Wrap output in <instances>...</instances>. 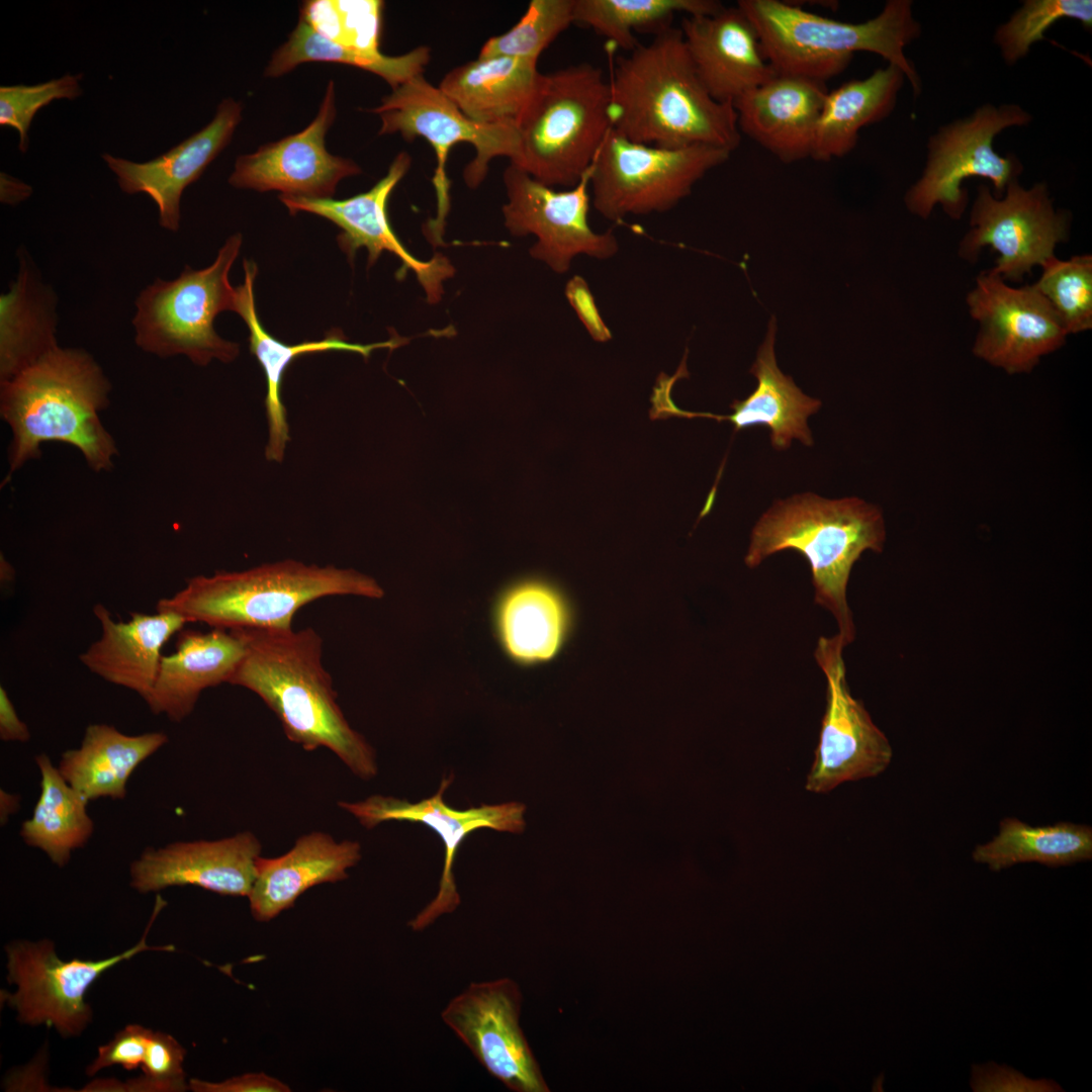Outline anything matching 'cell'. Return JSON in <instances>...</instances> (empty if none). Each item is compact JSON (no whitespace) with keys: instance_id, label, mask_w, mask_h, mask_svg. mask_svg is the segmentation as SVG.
Instances as JSON below:
<instances>
[{"instance_id":"obj_20","label":"cell","mask_w":1092,"mask_h":1092,"mask_svg":"<svg viewBox=\"0 0 1092 1092\" xmlns=\"http://www.w3.org/2000/svg\"><path fill=\"white\" fill-rule=\"evenodd\" d=\"M335 88L331 81L315 118L303 130L268 143L237 159L231 185L281 195L331 198L338 183L361 172L351 159L334 156L325 136L336 117Z\"/></svg>"},{"instance_id":"obj_33","label":"cell","mask_w":1092,"mask_h":1092,"mask_svg":"<svg viewBox=\"0 0 1092 1092\" xmlns=\"http://www.w3.org/2000/svg\"><path fill=\"white\" fill-rule=\"evenodd\" d=\"M539 75L537 62L530 60L506 56L477 58L449 71L438 87L474 121H517Z\"/></svg>"},{"instance_id":"obj_14","label":"cell","mask_w":1092,"mask_h":1092,"mask_svg":"<svg viewBox=\"0 0 1092 1092\" xmlns=\"http://www.w3.org/2000/svg\"><path fill=\"white\" fill-rule=\"evenodd\" d=\"M972 229L960 244V255L974 262L981 249L999 253L989 272L1020 281L1036 265L1054 256L1068 233L1067 215L1056 211L1044 183L1026 189L1012 181L1001 198L980 185L971 210Z\"/></svg>"},{"instance_id":"obj_40","label":"cell","mask_w":1092,"mask_h":1092,"mask_svg":"<svg viewBox=\"0 0 1092 1092\" xmlns=\"http://www.w3.org/2000/svg\"><path fill=\"white\" fill-rule=\"evenodd\" d=\"M382 6L376 0H313L302 5L300 17L333 43L378 53Z\"/></svg>"},{"instance_id":"obj_48","label":"cell","mask_w":1092,"mask_h":1092,"mask_svg":"<svg viewBox=\"0 0 1092 1092\" xmlns=\"http://www.w3.org/2000/svg\"><path fill=\"white\" fill-rule=\"evenodd\" d=\"M31 737L27 725L19 718L6 690L0 688V738L3 741L27 742Z\"/></svg>"},{"instance_id":"obj_26","label":"cell","mask_w":1092,"mask_h":1092,"mask_svg":"<svg viewBox=\"0 0 1092 1092\" xmlns=\"http://www.w3.org/2000/svg\"><path fill=\"white\" fill-rule=\"evenodd\" d=\"M101 635L79 658L92 673L147 700L155 685L162 648L188 623L172 612L132 613L116 622L102 604L93 607Z\"/></svg>"},{"instance_id":"obj_7","label":"cell","mask_w":1092,"mask_h":1092,"mask_svg":"<svg viewBox=\"0 0 1092 1092\" xmlns=\"http://www.w3.org/2000/svg\"><path fill=\"white\" fill-rule=\"evenodd\" d=\"M609 104V80L590 63L540 74L516 121L521 145L516 166L547 186L572 188L612 128Z\"/></svg>"},{"instance_id":"obj_25","label":"cell","mask_w":1092,"mask_h":1092,"mask_svg":"<svg viewBox=\"0 0 1092 1092\" xmlns=\"http://www.w3.org/2000/svg\"><path fill=\"white\" fill-rule=\"evenodd\" d=\"M494 636L514 663L533 666L555 658L572 628V610L563 590L539 576L518 579L495 597Z\"/></svg>"},{"instance_id":"obj_37","label":"cell","mask_w":1092,"mask_h":1092,"mask_svg":"<svg viewBox=\"0 0 1092 1092\" xmlns=\"http://www.w3.org/2000/svg\"><path fill=\"white\" fill-rule=\"evenodd\" d=\"M430 61V49L418 47L400 56H386L345 48L320 35L301 17L298 24L272 56L265 75L281 76L301 63L334 62L354 66L384 79L393 89L411 79L423 75Z\"/></svg>"},{"instance_id":"obj_35","label":"cell","mask_w":1092,"mask_h":1092,"mask_svg":"<svg viewBox=\"0 0 1092 1092\" xmlns=\"http://www.w3.org/2000/svg\"><path fill=\"white\" fill-rule=\"evenodd\" d=\"M34 759L40 772V793L19 835L26 845L38 848L63 868L72 852L85 846L94 833L89 801L67 783L47 753Z\"/></svg>"},{"instance_id":"obj_6","label":"cell","mask_w":1092,"mask_h":1092,"mask_svg":"<svg viewBox=\"0 0 1092 1092\" xmlns=\"http://www.w3.org/2000/svg\"><path fill=\"white\" fill-rule=\"evenodd\" d=\"M347 595L380 599L384 592L374 578L354 569L285 559L194 576L172 597L159 600L156 609L218 629H290L306 604Z\"/></svg>"},{"instance_id":"obj_3","label":"cell","mask_w":1092,"mask_h":1092,"mask_svg":"<svg viewBox=\"0 0 1092 1092\" xmlns=\"http://www.w3.org/2000/svg\"><path fill=\"white\" fill-rule=\"evenodd\" d=\"M110 390L101 366L79 348L59 347L0 382V415L11 431L7 477L52 441L77 448L95 472L111 470L118 450L99 416Z\"/></svg>"},{"instance_id":"obj_11","label":"cell","mask_w":1092,"mask_h":1092,"mask_svg":"<svg viewBox=\"0 0 1092 1092\" xmlns=\"http://www.w3.org/2000/svg\"><path fill=\"white\" fill-rule=\"evenodd\" d=\"M1031 115L1017 104H984L971 115L942 125L927 143L925 167L905 196L907 208L928 218L936 204L953 219H960L968 204L962 183L971 177L988 179L994 196L1001 198L1007 186L1023 170L1012 154L996 153L994 139L1012 126H1024Z\"/></svg>"},{"instance_id":"obj_24","label":"cell","mask_w":1092,"mask_h":1092,"mask_svg":"<svg viewBox=\"0 0 1092 1092\" xmlns=\"http://www.w3.org/2000/svg\"><path fill=\"white\" fill-rule=\"evenodd\" d=\"M826 83L777 73L733 102L740 133L784 163L811 157Z\"/></svg>"},{"instance_id":"obj_39","label":"cell","mask_w":1092,"mask_h":1092,"mask_svg":"<svg viewBox=\"0 0 1092 1092\" xmlns=\"http://www.w3.org/2000/svg\"><path fill=\"white\" fill-rule=\"evenodd\" d=\"M1033 285L1050 302L1067 334L1092 328V257L1074 256L1067 261L1055 256L1042 264Z\"/></svg>"},{"instance_id":"obj_10","label":"cell","mask_w":1092,"mask_h":1092,"mask_svg":"<svg viewBox=\"0 0 1092 1092\" xmlns=\"http://www.w3.org/2000/svg\"><path fill=\"white\" fill-rule=\"evenodd\" d=\"M731 152L706 145L661 148L638 144L610 129L590 167L595 209L606 219L672 209Z\"/></svg>"},{"instance_id":"obj_9","label":"cell","mask_w":1092,"mask_h":1092,"mask_svg":"<svg viewBox=\"0 0 1092 1092\" xmlns=\"http://www.w3.org/2000/svg\"><path fill=\"white\" fill-rule=\"evenodd\" d=\"M379 114V134L400 133L406 142L424 138L433 147L437 166L433 184L437 194V216L426 224L425 234L434 245L443 244L445 217L449 210V180L446 162L452 147L468 143L475 149L474 159L464 169L470 188L485 178L489 162L496 157L521 160L520 135L516 121L480 123L463 114L439 89L419 75L401 84L371 109Z\"/></svg>"},{"instance_id":"obj_22","label":"cell","mask_w":1092,"mask_h":1092,"mask_svg":"<svg viewBox=\"0 0 1092 1092\" xmlns=\"http://www.w3.org/2000/svg\"><path fill=\"white\" fill-rule=\"evenodd\" d=\"M679 29L700 80L719 102L733 103L777 74L756 28L737 5L686 16Z\"/></svg>"},{"instance_id":"obj_46","label":"cell","mask_w":1092,"mask_h":1092,"mask_svg":"<svg viewBox=\"0 0 1092 1092\" xmlns=\"http://www.w3.org/2000/svg\"><path fill=\"white\" fill-rule=\"evenodd\" d=\"M565 296L594 341L605 343L612 339L590 288L581 276L575 275L567 282Z\"/></svg>"},{"instance_id":"obj_31","label":"cell","mask_w":1092,"mask_h":1092,"mask_svg":"<svg viewBox=\"0 0 1092 1092\" xmlns=\"http://www.w3.org/2000/svg\"><path fill=\"white\" fill-rule=\"evenodd\" d=\"M168 742L164 732L124 734L112 725L90 724L77 748L66 750L58 769L89 802L122 800L135 768Z\"/></svg>"},{"instance_id":"obj_17","label":"cell","mask_w":1092,"mask_h":1092,"mask_svg":"<svg viewBox=\"0 0 1092 1092\" xmlns=\"http://www.w3.org/2000/svg\"><path fill=\"white\" fill-rule=\"evenodd\" d=\"M452 782L453 776L443 778L436 794L416 803L382 795H373L358 802L338 803L340 808L352 814L367 829L386 821H408L427 825L442 839L445 857L438 892L408 922L414 931L426 929L440 916L454 912L460 905L453 869L456 853L469 833L480 828L521 833L526 826V807L520 802L481 804L466 810L450 808L444 801V793Z\"/></svg>"},{"instance_id":"obj_16","label":"cell","mask_w":1092,"mask_h":1092,"mask_svg":"<svg viewBox=\"0 0 1092 1092\" xmlns=\"http://www.w3.org/2000/svg\"><path fill=\"white\" fill-rule=\"evenodd\" d=\"M522 995L510 978L473 982L449 1001L444 1023L478 1063L515 1092L549 1088L520 1026Z\"/></svg>"},{"instance_id":"obj_44","label":"cell","mask_w":1092,"mask_h":1092,"mask_svg":"<svg viewBox=\"0 0 1092 1092\" xmlns=\"http://www.w3.org/2000/svg\"><path fill=\"white\" fill-rule=\"evenodd\" d=\"M185 1049L170 1034L152 1031L142 1064L144 1077L135 1080L138 1088L155 1091H184Z\"/></svg>"},{"instance_id":"obj_36","label":"cell","mask_w":1092,"mask_h":1092,"mask_svg":"<svg viewBox=\"0 0 1092 1092\" xmlns=\"http://www.w3.org/2000/svg\"><path fill=\"white\" fill-rule=\"evenodd\" d=\"M1092 858V828L1070 822L1030 826L1017 818H1004L999 833L973 851L976 862L998 872L1022 862L1068 866Z\"/></svg>"},{"instance_id":"obj_12","label":"cell","mask_w":1092,"mask_h":1092,"mask_svg":"<svg viewBox=\"0 0 1092 1092\" xmlns=\"http://www.w3.org/2000/svg\"><path fill=\"white\" fill-rule=\"evenodd\" d=\"M166 902L157 895L156 905L141 940L119 954L100 961L61 960L51 940H18L6 945L7 980L16 986L6 1001L23 1024H44L64 1037L81 1034L92 1020L85 1001L88 988L107 970L147 950H172V945H149L148 933Z\"/></svg>"},{"instance_id":"obj_1","label":"cell","mask_w":1092,"mask_h":1092,"mask_svg":"<svg viewBox=\"0 0 1092 1092\" xmlns=\"http://www.w3.org/2000/svg\"><path fill=\"white\" fill-rule=\"evenodd\" d=\"M609 117L629 141L661 148L706 145L734 152L741 141L730 102L700 80L679 28L666 27L614 63Z\"/></svg>"},{"instance_id":"obj_29","label":"cell","mask_w":1092,"mask_h":1092,"mask_svg":"<svg viewBox=\"0 0 1092 1092\" xmlns=\"http://www.w3.org/2000/svg\"><path fill=\"white\" fill-rule=\"evenodd\" d=\"M257 271V265L253 261L244 260V282L236 287L235 312L242 316L249 329L250 352L259 361L267 380L265 407L269 425V440L265 456L269 461L281 462L286 443L290 439L286 410L281 399V386L283 375L294 359L304 354L325 351H348L360 354L367 359L376 349H392L407 340L396 336L380 343L354 344L350 343L339 329H334L328 332L323 340L294 345L285 344L270 335L259 320L254 293Z\"/></svg>"},{"instance_id":"obj_43","label":"cell","mask_w":1092,"mask_h":1092,"mask_svg":"<svg viewBox=\"0 0 1092 1092\" xmlns=\"http://www.w3.org/2000/svg\"><path fill=\"white\" fill-rule=\"evenodd\" d=\"M81 75H65L36 85L1 86L0 124L15 128L19 150L28 148V129L35 113L55 99L73 100L81 95Z\"/></svg>"},{"instance_id":"obj_30","label":"cell","mask_w":1092,"mask_h":1092,"mask_svg":"<svg viewBox=\"0 0 1092 1092\" xmlns=\"http://www.w3.org/2000/svg\"><path fill=\"white\" fill-rule=\"evenodd\" d=\"M18 271L0 296V382L59 348L57 295L28 251H17Z\"/></svg>"},{"instance_id":"obj_45","label":"cell","mask_w":1092,"mask_h":1092,"mask_svg":"<svg viewBox=\"0 0 1092 1092\" xmlns=\"http://www.w3.org/2000/svg\"><path fill=\"white\" fill-rule=\"evenodd\" d=\"M152 1031L139 1024H128L108 1043L99 1046L98 1055L87 1067L86 1074L93 1076L115 1065L128 1071L135 1070L144 1062Z\"/></svg>"},{"instance_id":"obj_34","label":"cell","mask_w":1092,"mask_h":1092,"mask_svg":"<svg viewBox=\"0 0 1092 1092\" xmlns=\"http://www.w3.org/2000/svg\"><path fill=\"white\" fill-rule=\"evenodd\" d=\"M906 77L894 65L828 91L818 117L811 159L827 162L850 153L864 126L885 119L894 110Z\"/></svg>"},{"instance_id":"obj_49","label":"cell","mask_w":1092,"mask_h":1092,"mask_svg":"<svg viewBox=\"0 0 1092 1092\" xmlns=\"http://www.w3.org/2000/svg\"><path fill=\"white\" fill-rule=\"evenodd\" d=\"M32 189L29 185L8 176L6 173H1V201L7 204H17L31 194Z\"/></svg>"},{"instance_id":"obj_50","label":"cell","mask_w":1092,"mask_h":1092,"mask_svg":"<svg viewBox=\"0 0 1092 1092\" xmlns=\"http://www.w3.org/2000/svg\"><path fill=\"white\" fill-rule=\"evenodd\" d=\"M20 808V796L0 790V821L5 825L10 816Z\"/></svg>"},{"instance_id":"obj_8","label":"cell","mask_w":1092,"mask_h":1092,"mask_svg":"<svg viewBox=\"0 0 1092 1092\" xmlns=\"http://www.w3.org/2000/svg\"><path fill=\"white\" fill-rule=\"evenodd\" d=\"M241 246L242 235L235 234L208 267L194 270L186 265L177 278H156L144 288L132 318L136 346L161 358L185 355L199 366L213 359L234 361L239 345L222 339L213 324L218 313L236 311L237 290L229 274Z\"/></svg>"},{"instance_id":"obj_18","label":"cell","mask_w":1092,"mask_h":1092,"mask_svg":"<svg viewBox=\"0 0 1092 1092\" xmlns=\"http://www.w3.org/2000/svg\"><path fill=\"white\" fill-rule=\"evenodd\" d=\"M967 302L980 324L974 354L1010 374L1029 372L1065 344L1068 334L1059 316L1033 285L1013 288L983 272Z\"/></svg>"},{"instance_id":"obj_13","label":"cell","mask_w":1092,"mask_h":1092,"mask_svg":"<svg viewBox=\"0 0 1092 1092\" xmlns=\"http://www.w3.org/2000/svg\"><path fill=\"white\" fill-rule=\"evenodd\" d=\"M589 176L590 168L571 189L556 191L512 163L504 172L506 228L513 236L534 235L530 255L558 274L567 272L579 255L606 260L619 250L612 232L598 233L589 225Z\"/></svg>"},{"instance_id":"obj_2","label":"cell","mask_w":1092,"mask_h":1092,"mask_svg":"<svg viewBox=\"0 0 1092 1092\" xmlns=\"http://www.w3.org/2000/svg\"><path fill=\"white\" fill-rule=\"evenodd\" d=\"M245 652L228 684L256 694L286 737L307 751L325 747L362 780L378 771L373 747L353 729L323 664V639L311 627L234 629Z\"/></svg>"},{"instance_id":"obj_41","label":"cell","mask_w":1092,"mask_h":1092,"mask_svg":"<svg viewBox=\"0 0 1092 1092\" xmlns=\"http://www.w3.org/2000/svg\"><path fill=\"white\" fill-rule=\"evenodd\" d=\"M575 0H532L507 32L492 36L478 58L506 56L537 62L541 53L571 23Z\"/></svg>"},{"instance_id":"obj_42","label":"cell","mask_w":1092,"mask_h":1092,"mask_svg":"<svg viewBox=\"0 0 1092 1092\" xmlns=\"http://www.w3.org/2000/svg\"><path fill=\"white\" fill-rule=\"evenodd\" d=\"M1062 18H1072L1091 30L1090 0H1026L994 34V41L1007 65L1024 58L1030 47L1044 39V32Z\"/></svg>"},{"instance_id":"obj_47","label":"cell","mask_w":1092,"mask_h":1092,"mask_svg":"<svg viewBox=\"0 0 1092 1092\" xmlns=\"http://www.w3.org/2000/svg\"><path fill=\"white\" fill-rule=\"evenodd\" d=\"M189 1088L195 1092H289L291 1090L281 1080L263 1072L246 1073L221 1082L191 1079Z\"/></svg>"},{"instance_id":"obj_27","label":"cell","mask_w":1092,"mask_h":1092,"mask_svg":"<svg viewBox=\"0 0 1092 1092\" xmlns=\"http://www.w3.org/2000/svg\"><path fill=\"white\" fill-rule=\"evenodd\" d=\"M361 856L358 841H337L322 831L301 835L280 856H260L248 896L253 917L261 922L270 921L291 908L308 889L347 879L348 871Z\"/></svg>"},{"instance_id":"obj_28","label":"cell","mask_w":1092,"mask_h":1092,"mask_svg":"<svg viewBox=\"0 0 1092 1092\" xmlns=\"http://www.w3.org/2000/svg\"><path fill=\"white\" fill-rule=\"evenodd\" d=\"M176 651L162 656L153 690L145 701L155 715L181 722L194 710L203 691L229 682L245 652L235 630L201 633L181 630Z\"/></svg>"},{"instance_id":"obj_21","label":"cell","mask_w":1092,"mask_h":1092,"mask_svg":"<svg viewBox=\"0 0 1092 1092\" xmlns=\"http://www.w3.org/2000/svg\"><path fill=\"white\" fill-rule=\"evenodd\" d=\"M261 850L260 840L251 831L147 847L130 863L129 884L142 894L196 886L219 895L248 897Z\"/></svg>"},{"instance_id":"obj_15","label":"cell","mask_w":1092,"mask_h":1092,"mask_svg":"<svg viewBox=\"0 0 1092 1092\" xmlns=\"http://www.w3.org/2000/svg\"><path fill=\"white\" fill-rule=\"evenodd\" d=\"M845 643L837 634L820 637L815 659L826 677V709L806 790L826 793L839 784L883 772L892 759L885 734L874 724L846 681Z\"/></svg>"},{"instance_id":"obj_32","label":"cell","mask_w":1092,"mask_h":1092,"mask_svg":"<svg viewBox=\"0 0 1092 1092\" xmlns=\"http://www.w3.org/2000/svg\"><path fill=\"white\" fill-rule=\"evenodd\" d=\"M776 322H769L767 334L760 346L750 373L757 379V386L745 399L734 400L730 416H720L729 421L734 431L757 426L770 432V443L778 450L790 447L793 439L806 446L813 445L808 417L821 406L819 399L806 395L777 365L775 356Z\"/></svg>"},{"instance_id":"obj_51","label":"cell","mask_w":1092,"mask_h":1092,"mask_svg":"<svg viewBox=\"0 0 1092 1092\" xmlns=\"http://www.w3.org/2000/svg\"><path fill=\"white\" fill-rule=\"evenodd\" d=\"M13 577L14 572L12 566L6 561V559L1 557V581H4V583H9L12 581Z\"/></svg>"},{"instance_id":"obj_5","label":"cell","mask_w":1092,"mask_h":1092,"mask_svg":"<svg viewBox=\"0 0 1092 1092\" xmlns=\"http://www.w3.org/2000/svg\"><path fill=\"white\" fill-rule=\"evenodd\" d=\"M737 6L756 28L764 55L777 73L826 83L846 69L854 53L868 52L899 68L914 95L921 92V79L905 55L906 47L921 32L910 0H889L877 16L859 23L825 17L779 0H739Z\"/></svg>"},{"instance_id":"obj_23","label":"cell","mask_w":1092,"mask_h":1092,"mask_svg":"<svg viewBox=\"0 0 1092 1092\" xmlns=\"http://www.w3.org/2000/svg\"><path fill=\"white\" fill-rule=\"evenodd\" d=\"M241 114L239 102L224 99L207 125L155 159L136 163L109 154H103L102 158L116 175L123 192L148 194L158 207L159 224L177 232L184 189L196 181L226 147Z\"/></svg>"},{"instance_id":"obj_4","label":"cell","mask_w":1092,"mask_h":1092,"mask_svg":"<svg viewBox=\"0 0 1092 1092\" xmlns=\"http://www.w3.org/2000/svg\"><path fill=\"white\" fill-rule=\"evenodd\" d=\"M886 531L882 512L857 497L826 499L806 492L777 500L754 526L745 556L749 567L784 550L808 561L815 602L830 611L845 645L855 636L846 600L851 568L866 550L881 552Z\"/></svg>"},{"instance_id":"obj_19","label":"cell","mask_w":1092,"mask_h":1092,"mask_svg":"<svg viewBox=\"0 0 1092 1092\" xmlns=\"http://www.w3.org/2000/svg\"><path fill=\"white\" fill-rule=\"evenodd\" d=\"M412 158L400 152L393 159L386 175L368 191L355 196L335 200L332 198H308L280 195L279 199L290 214L306 211L325 217L340 228L337 236L340 249L353 261L356 252L365 248L368 267L372 266L382 252L387 251L401 262V277L412 270L425 290L431 304L440 301L443 282L451 278L455 269L448 258L437 254L429 261H422L411 254L393 232L387 215L389 196L411 167Z\"/></svg>"},{"instance_id":"obj_38","label":"cell","mask_w":1092,"mask_h":1092,"mask_svg":"<svg viewBox=\"0 0 1092 1092\" xmlns=\"http://www.w3.org/2000/svg\"><path fill=\"white\" fill-rule=\"evenodd\" d=\"M724 7L716 0H575L573 22L630 52L638 44L634 31L656 33L671 26L676 13L713 15Z\"/></svg>"}]
</instances>
